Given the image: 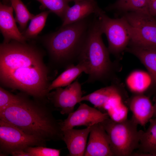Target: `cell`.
<instances>
[{
    "label": "cell",
    "mask_w": 156,
    "mask_h": 156,
    "mask_svg": "<svg viewBox=\"0 0 156 156\" xmlns=\"http://www.w3.org/2000/svg\"><path fill=\"white\" fill-rule=\"evenodd\" d=\"M42 53L33 45L12 40L0 46V78L4 86L43 100L49 92Z\"/></svg>",
    "instance_id": "6da1fadb"
},
{
    "label": "cell",
    "mask_w": 156,
    "mask_h": 156,
    "mask_svg": "<svg viewBox=\"0 0 156 156\" xmlns=\"http://www.w3.org/2000/svg\"><path fill=\"white\" fill-rule=\"evenodd\" d=\"M31 100L24 96L19 101L0 112V119L26 133L45 141L62 140V120H57L52 106Z\"/></svg>",
    "instance_id": "7a4b0ae2"
},
{
    "label": "cell",
    "mask_w": 156,
    "mask_h": 156,
    "mask_svg": "<svg viewBox=\"0 0 156 156\" xmlns=\"http://www.w3.org/2000/svg\"><path fill=\"white\" fill-rule=\"evenodd\" d=\"M90 16L61 26L57 31L45 36V46L55 64L66 68L77 62L92 19Z\"/></svg>",
    "instance_id": "3957f363"
},
{
    "label": "cell",
    "mask_w": 156,
    "mask_h": 156,
    "mask_svg": "<svg viewBox=\"0 0 156 156\" xmlns=\"http://www.w3.org/2000/svg\"><path fill=\"white\" fill-rule=\"evenodd\" d=\"M103 34L98 18L94 15L77 62L86 68L87 83L104 81L112 76L113 64L102 39Z\"/></svg>",
    "instance_id": "277c9868"
},
{
    "label": "cell",
    "mask_w": 156,
    "mask_h": 156,
    "mask_svg": "<svg viewBox=\"0 0 156 156\" xmlns=\"http://www.w3.org/2000/svg\"><path fill=\"white\" fill-rule=\"evenodd\" d=\"M108 136L111 151L115 156H132L138 149L140 131L131 117L116 121L109 118L100 123Z\"/></svg>",
    "instance_id": "5b68a950"
},
{
    "label": "cell",
    "mask_w": 156,
    "mask_h": 156,
    "mask_svg": "<svg viewBox=\"0 0 156 156\" xmlns=\"http://www.w3.org/2000/svg\"><path fill=\"white\" fill-rule=\"evenodd\" d=\"M103 34L106 36L109 53L117 54L127 48L132 36V27L124 16L120 18L108 17L101 9L95 14Z\"/></svg>",
    "instance_id": "8992f818"
},
{
    "label": "cell",
    "mask_w": 156,
    "mask_h": 156,
    "mask_svg": "<svg viewBox=\"0 0 156 156\" xmlns=\"http://www.w3.org/2000/svg\"><path fill=\"white\" fill-rule=\"evenodd\" d=\"M123 16L132 27L130 45L156 48V19L153 16L142 12H127Z\"/></svg>",
    "instance_id": "52a82bcc"
},
{
    "label": "cell",
    "mask_w": 156,
    "mask_h": 156,
    "mask_svg": "<svg viewBox=\"0 0 156 156\" xmlns=\"http://www.w3.org/2000/svg\"><path fill=\"white\" fill-rule=\"evenodd\" d=\"M46 142L29 135L14 125L0 119V155H7L29 146H45Z\"/></svg>",
    "instance_id": "ba28073f"
},
{
    "label": "cell",
    "mask_w": 156,
    "mask_h": 156,
    "mask_svg": "<svg viewBox=\"0 0 156 156\" xmlns=\"http://www.w3.org/2000/svg\"><path fill=\"white\" fill-rule=\"evenodd\" d=\"M49 92L47 96L48 101L54 109L59 110L62 114L74 111L77 104L81 102L83 92L78 79L64 89L59 87Z\"/></svg>",
    "instance_id": "9c48e42d"
},
{
    "label": "cell",
    "mask_w": 156,
    "mask_h": 156,
    "mask_svg": "<svg viewBox=\"0 0 156 156\" xmlns=\"http://www.w3.org/2000/svg\"><path fill=\"white\" fill-rule=\"evenodd\" d=\"M108 114L104 113L86 103H81L77 109L68 114L62 122L63 131L77 126L91 127L109 118Z\"/></svg>",
    "instance_id": "30bf717a"
},
{
    "label": "cell",
    "mask_w": 156,
    "mask_h": 156,
    "mask_svg": "<svg viewBox=\"0 0 156 156\" xmlns=\"http://www.w3.org/2000/svg\"><path fill=\"white\" fill-rule=\"evenodd\" d=\"M85 156H113L107 133L100 123L92 126Z\"/></svg>",
    "instance_id": "8fae6325"
},
{
    "label": "cell",
    "mask_w": 156,
    "mask_h": 156,
    "mask_svg": "<svg viewBox=\"0 0 156 156\" xmlns=\"http://www.w3.org/2000/svg\"><path fill=\"white\" fill-rule=\"evenodd\" d=\"M12 7L0 3V29L4 38V42L12 40L25 42L28 40L21 33L16 24L13 15Z\"/></svg>",
    "instance_id": "7c38bea8"
},
{
    "label": "cell",
    "mask_w": 156,
    "mask_h": 156,
    "mask_svg": "<svg viewBox=\"0 0 156 156\" xmlns=\"http://www.w3.org/2000/svg\"><path fill=\"white\" fill-rule=\"evenodd\" d=\"M92 126L77 129L73 128L63 131V140L66 144L70 156H84L87 139Z\"/></svg>",
    "instance_id": "4fadbf2b"
},
{
    "label": "cell",
    "mask_w": 156,
    "mask_h": 156,
    "mask_svg": "<svg viewBox=\"0 0 156 156\" xmlns=\"http://www.w3.org/2000/svg\"><path fill=\"white\" fill-rule=\"evenodd\" d=\"M129 108L132 118L138 124L144 126L153 117V105L149 98L142 93L136 94L130 99Z\"/></svg>",
    "instance_id": "5bb4252c"
},
{
    "label": "cell",
    "mask_w": 156,
    "mask_h": 156,
    "mask_svg": "<svg viewBox=\"0 0 156 156\" xmlns=\"http://www.w3.org/2000/svg\"><path fill=\"white\" fill-rule=\"evenodd\" d=\"M100 9L94 1L84 0L75 2L66 10L61 26L75 23L96 14Z\"/></svg>",
    "instance_id": "9a60e30c"
},
{
    "label": "cell",
    "mask_w": 156,
    "mask_h": 156,
    "mask_svg": "<svg viewBox=\"0 0 156 156\" xmlns=\"http://www.w3.org/2000/svg\"><path fill=\"white\" fill-rule=\"evenodd\" d=\"M126 50L138 57L147 69L152 83L156 85V48L131 45Z\"/></svg>",
    "instance_id": "2e32d148"
},
{
    "label": "cell",
    "mask_w": 156,
    "mask_h": 156,
    "mask_svg": "<svg viewBox=\"0 0 156 156\" xmlns=\"http://www.w3.org/2000/svg\"><path fill=\"white\" fill-rule=\"evenodd\" d=\"M121 94L116 87L113 85L101 88L87 95L83 96L80 102H90L98 108L104 107L110 101L121 98Z\"/></svg>",
    "instance_id": "e0dca14e"
},
{
    "label": "cell",
    "mask_w": 156,
    "mask_h": 156,
    "mask_svg": "<svg viewBox=\"0 0 156 156\" xmlns=\"http://www.w3.org/2000/svg\"><path fill=\"white\" fill-rule=\"evenodd\" d=\"M149 122V125L145 131L140 130L138 149L139 153L156 156V119L152 118Z\"/></svg>",
    "instance_id": "ac0fdd59"
},
{
    "label": "cell",
    "mask_w": 156,
    "mask_h": 156,
    "mask_svg": "<svg viewBox=\"0 0 156 156\" xmlns=\"http://www.w3.org/2000/svg\"><path fill=\"white\" fill-rule=\"evenodd\" d=\"M83 73H86V69L80 63H77L76 65L73 64L68 66L65 70L50 83L48 88L49 92L57 88L70 85Z\"/></svg>",
    "instance_id": "d6986e66"
},
{
    "label": "cell",
    "mask_w": 156,
    "mask_h": 156,
    "mask_svg": "<svg viewBox=\"0 0 156 156\" xmlns=\"http://www.w3.org/2000/svg\"><path fill=\"white\" fill-rule=\"evenodd\" d=\"M126 82L129 89L136 94L142 93L152 83L148 73L141 70L134 71L127 77Z\"/></svg>",
    "instance_id": "ffe728a7"
},
{
    "label": "cell",
    "mask_w": 156,
    "mask_h": 156,
    "mask_svg": "<svg viewBox=\"0 0 156 156\" xmlns=\"http://www.w3.org/2000/svg\"><path fill=\"white\" fill-rule=\"evenodd\" d=\"M107 9L116 10L125 13L142 12L149 13L147 7V0H119Z\"/></svg>",
    "instance_id": "44dd1931"
},
{
    "label": "cell",
    "mask_w": 156,
    "mask_h": 156,
    "mask_svg": "<svg viewBox=\"0 0 156 156\" xmlns=\"http://www.w3.org/2000/svg\"><path fill=\"white\" fill-rule=\"evenodd\" d=\"M50 12L49 10L34 15L28 27L22 33L23 36L27 39L36 38L44 27Z\"/></svg>",
    "instance_id": "7402d4cb"
},
{
    "label": "cell",
    "mask_w": 156,
    "mask_h": 156,
    "mask_svg": "<svg viewBox=\"0 0 156 156\" xmlns=\"http://www.w3.org/2000/svg\"><path fill=\"white\" fill-rule=\"evenodd\" d=\"M15 14V19L21 30L26 28L27 23L34 16L31 13L21 0H9Z\"/></svg>",
    "instance_id": "603a6c76"
},
{
    "label": "cell",
    "mask_w": 156,
    "mask_h": 156,
    "mask_svg": "<svg viewBox=\"0 0 156 156\" xmlns=\"http://www.w3.org/2000/svg\"><path fill=\"white\" fill-rule=\"evenodd\" d=\"M40 2L42 8L47 9L62 19L65 13L70 6L68 0H36Z\"/></svg>",
    "instance_id": "cb8c5ba5"
},
{
    "label": "cell",
    "mask_w": 156,
    "mask_h": 156,
    "mask_svg": "<svg viewBox=\"0 0 156 156\" xmlns=\"http://www.w3.org/2000/svg\"><path fill=\"white\" fill-rule=\"evenodd\" d=\"M21 96L22 95L13 94L0 87V112L18 102Z\"/></svg>",
    "instance_id": "d4e9b609"
},
{
    "label": "cell",
    "mask_w": 156,
    "mask_h": 156,
    "mask_svg": "<svg viewBox=\"0 0 156 156\" xmlns=\"http://www.w3.org/2000/svg\"><path fill=\"white\" fill-rule=\"evenodd\" d=\"M24 151L29 153L30 156H59L60 153V150L42 146H29Z\"/></svg>",
    "instance_id": "484cf974"
},
{
    "label": "cell",
    "mask_w": 156,
    "mask_h": 156,
    "mask_svg": "<svg viewBox=\"0 0 156 156\" xmlns=\"http://www.w3.org/2000/svg\"><path fill=\"white\" fill-rule=\"evenodd\" d=\"M147 7L150 14L156 16V0H147Z\"/></svg>",
    "instance_id": "4316f807"
},
{
    "label": "cell",
    "mask_w": 156,
    "mask_h": 156,
    "mask_svg": "<svg viewBox=\"0 0 156 156\" xmlns=\"http://www.w3.org/2000/svg\"><path fill=\"white\" fill-rule=\"evenodd\" d=\"M10 154L14 156H30L29 153L24 150L16 151L12 152Z\"/></svg>",
    "instance_id": "83f0119b"
},
{
    "label": "cell",
    "mask_w": 156,
    "mask_h": 156,
    "mask_svg": "<svg viewBox=\"0 0 156 156\" xmlns=\"http://www.w3.org/2000/svg\"><path fill=\"white\" fill-rule=\"evenodd\" d=\"M155 103L153 105L154 109V114L153 117L156 119V99H154Z\"/></svg>",
    "instance_id": "f1b7e54d"
},
{
    "label": "cell",
    "mask_w": 156,
    "mask_h": 156,
    "mask_svg": "<svg viewBox=\"0 0 156 156\" xmlns=\"http://www.w3.org/2000/svg\"><path fill=\"white\" fill-rule=\"evenodd\" d=\"M68 0L69 1H73L75 3V2H78V1H83L84 0Z\"/></svg>",
    "instance_id": "f546056e"
},
{
    "label": "cell",
    "mask_w": 156,
    "mask_h": 156,
    "mask_svg": "<svg viewBox=\"0 0 156 156\" xmlns=\"http://www.w3.org/2000/svg\"><path fill=\"white\" fill-rule=\"evenodd\" d=\"M4 0L5 1H8V0Z\"/></svg>",
    "instance_id": "4dcf8cb0"
},
{
    "label": "cell",
    "mask_w": 156,
    "mask_h": 156,
    "mask_svg": "<svg viewBox=\"0 0 156 156\" xmlns=\"http://www.w3.org/2000/svg\"><path fill=\"white\" fill-rule=\"evenodd\" d=\"M92 0V1H94V0Z\"/></svg>",
    "instance_id": "1f68e13d"
},
{
    "label": "cell",
    "mask_w": 156,
    "mask_h": 156,
    "mask_svg": "<svg viewBox=\"0 0 156 156\" xmlns=\"http://www.w3.org/2000/svg\"></svg>",
    "instance_id": "d6a6232c"
}]
</instances>
